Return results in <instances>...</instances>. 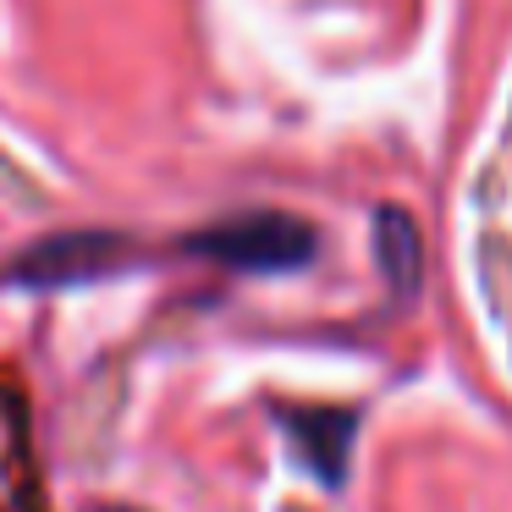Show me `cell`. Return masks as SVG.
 <instances>
[{"instance_id":"obj_1","label":"cell","mask_w":512,"mask_h":512,"mask_svg":"<svg viewBox=\"0 0 512 512\" xmlns=\"http://www.w3.org/2000/svg\"><path fill=\"white\" fill-rule=\"evenodd\" d=\"M193 254L204 259H221L232 270H254V276H276V270H298L314 259L320 237H314L309 221L287 210H248L232 215V221H215L204 232L188 237Z\"/></svg>"},{"instance_id":"obj_2","label":"cell","mask_w":512,"mask_h":512,"mask_svg":"<svg viewBox=\"0 0 512 512\" xmlns=\"http://www.w3.org/2000/svg\"><path fill=\"white\" fill-rule=\"evenodd\" d=\"M122 254H127V243H122V237H111V232L50 237V243H39L34 254L17 259V281H28V287H67V281L105 276Z\"/></svg>"},{"instance_id":"obj_3","label":"cell","mask_w":512,"mask_h":512,"mask_svg":"<svg viewBox=\"0 0 512 512\" xmlns=\"http://www.w3.org/2000/svg\"><path fill=\"white\" fill-rule=\"evenodd\" d=\"M287 441L298 446V457L325 479V485H342V474H347V446H353V413H336V408H292V413H287Z\"/></svg>"},{"instance_id":"obj_4","label":"cell","mask_w":512,"mask_h":512,"mask_svg":"<svg viewBox=\"0 0 512 512\" xmlns=\"http://www.w3.org/2000/svg\"><path fill=\"white\" fill-rule=\"evenodd\" d=\"M375 259L386 270L391 292L408 298L419 287V270H424V248H419V226L408 221V210H380L375 215Z\"/></svg>"},{"instance_id":"obj_5","label":"cell","mask_w":512,"mask_h":512,"mask_svg":"<svg viewBox=\"0 0 512 512\" xmlns=\"http://www.w3.org/2000/svg\"><path fill=\"white\" fill-rule=\"evenodd\" d=\"M0 199H12V204H23V210H45L50 204V193L39 188V177L34 171H23L6 149H0Z\"/></svg>"},{"instance_id":"obj_6","label":"cell","mask_w":512,"mask_h":512,"mask_svg":"<svg viewBox=\"0 0 512 512\" xmlns=\"http://www.w3.org/2000/svg\"><path fill=\"white\" fill-rule=\"evenodd\" d=\"M287 512H309V507H287Z\"/></svg>"},{"instance_id":"obj_7","label":"cell","mask_w":512,"mask_h":512,"mask_svg":"<svg viewBox=\"0 0 512 512\" xmlns=\"http://www.w3.org/2000/svg\"><path fill=\"white\" fill-rule=\"evenodd\" d=\"M507 133H512V122H507Z\"/></svg>"},{"instance_id":"obj_8","label":"cell","mask_w":512,"mask_h":512,"mask_svg":"<svg viewBox=\"0 0 512 512\" xmlns=\"http://www.w3.org/2000/svg\"><path fill=\"white\" fill-rule=\"evenodd\" d=\"M100 512H111V507H100Z\"/></svg>"}]
</instances>
